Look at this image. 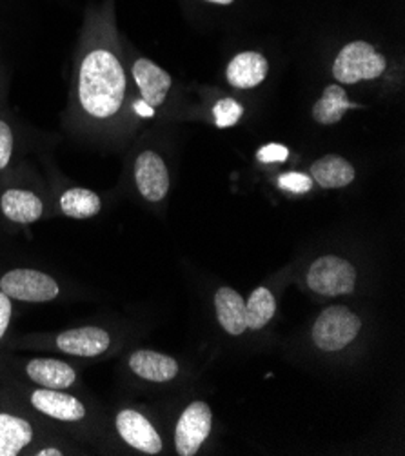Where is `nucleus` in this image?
Masks as SVG:
<instances>
[{"label":"nucleus","mask_w":405,"mask_h":456,"mask_svg":"<svg viewBox=\"0 0 405 456\" xmlns=\"http://www.w3.org/2000/svg\"><path fill=\"white\" fill-rule=\"evenodd\" d=\"M351 108H358V104H352L347 99L345 89L333 84L324 89V95L317 101L312 108V118L322 126H331L342 120L344 113Z\"/></svg>","instance_id":"nucleus-20"},{"label":"nucleus","mask_w":405,"mask_h":456,"mask_svg":"<svg viewBox=\"0 0 405 456\" xmlns=\"http://www.w3.org/2000/svg\"><path fill=\"white\" fill-rule=\"evenodd\" d=\"M33 440L35 428L28 419L0 409V456H19Z\"/></svg>","instance_id":"nucleus-14"},{"label":"nucleus","mask_w":405,"mask_h":456,"mask_svg":"<svg viewBox=\"0 0 405 456\" xmlns=\"http://www.w3.org/2000/svg\"><path fill=\"white\" fill-rule=\"evenodd\" d=\"M362 330V321L345 305L322 311L312 326V342L319 349L333 353L347 347Z\"/></svg>","instance_id":"nucleus-3"},{"label":"nucleus","mask_w":405,"mask_h":456,"mask_svg":"<svg viewBox=\"0 0 405 456\" xmlns=\"http://www.w3.org/2000/svg\"><path fill=\"white\" fill-rule=\"evenodd\" d=\"M131 75L134 84H137L142 101L151 106L153 110L162 106L169 87H171V75L164 71L160 66H157L153 61L139 59L134 61L131 68Z\"/></svg>","instance_id":"nucleus-13"},{"label":"nucleus","mask_w":405,"mask_h":456,"mask_svg":"<svg viewBox=\"0 0 405 456\" xmlns=\"http://www.w3.org/2000/svg\"><path fill=\"white\" fill-rule=\"evenodd\" d=\"M279 186L289 193H307L312 188V178L304 173H284L279 178Z\"/></svg>","instance_id":"nucleus-24"},{"label":"nucleus","mask_w":405,"mask_h":456,"mask_svg":"<svg viewBox=\"0 0 405 456\" xmlns=\"http://www.w3.org/2000/svg\"><path fill=\"white\" fill-rule=\"evenodd\" d=\"M0 213L13 224L28 225L46 213V204L36 191L28 188H6L0 193Z\"/></svg>","instance_id":"nucleus-12"},{"label":"nucleus","mask_w":405,"mask_h":456,"mask_svg":"<svg viewBox=\"0 0 405 456\" xmlns=\"http://www.w3.org/2000/svg\"><path fill=\"white\" fill-rule=\"evenodd\" d=\"M115 428L118 436L133 449L146 454H158L162 451V440L153 424L134 409H122L115 417Z\"/></svg>","instance_id":"nucleus-10"},{"label":"nucleus","mask_w":405,"mask_h":456,"mask_svg":"<svg viewBox=\"0 0 405 456\" xmlns=\"http://www.w3.org/2000/svg\"><path fill=\"white\" fill-rule=\"evenodd\" d=\"M26 379L36 387L68 391L78 380V373L71 363L59 358H31L24 363Z\"/></svg>","instance_id":"nucleus-11"},{"label":"nucleus","mask_w":405,"mask_h":456,"mask_svg":"<svg viewBox=\"0 0 405 456\" xmlns=\"http://www.w3.org/2000/svg\"><path fill=\"white\" fill-rule=\"evenodd\" d=\"M129 370L148 382H169L178 375V363L167 354L139 349L129 356Z\"/></svg>","instance_id":"nucleus-15"},{"label":"nucleus","mask_w":405,"mask_h":456,"mask_svg":"<svg viewBox=\"0 0 405 456\" xmlns=\"http://www.w3.org/2000/svg\"><path fill=\"white\" fill-rule=\"evenodd\" d=\"M215 307L220 326L230 335L239 337L247 330L246 300L231 288H220L215 293Z\"/></svg>","instance_id":"nucleus-16"},{"label":"nucleus","mask_w":405,"mask_h":456,"mask_svg":"<svg viewBox=\"0 0 405 456\" xmlns=\"http://www.w3.org/2000/svg\"><path fill=\"white\" fill-rule=\"evenodd\" d=\"M213 115L218 127H231L244 115V106L239 104L235 99H222L215 104Z\"/></svg>","instance_id":"nucleus-22"},{"label":"nucleus","mask_w":405,"mask_h":456,"mask_svg":"<svg viewBox=\"0 0 405 456\" xmlns=\"http://www.w3.org/2000/svg\"><path fill=\"white\" fill-rule=\"evenodd\" d=\"M113 337L108 330L99 326H82L61 331L53 337V346L59 353L78 356V358H97L111 349Z\"/></svg>","instance_id":"nucleus-8"},{"label":"nucleus","mask_w":405,"mask_h":456,"mask_svg":"<svg viewBox=\"0 0 405 456\" xmlns=\"http://www.w3.org/2000/svg\"><path fill=\"white\" fill-rule=\"evenodd\" d=\"M133 178L139 193L148 202H162L169 191V173L162 157L155 151H142L134 159Z\"/></svg>","instance_id":"nucleus-9"},{"label":"nucleus","mask_w":405,"mask_h":456,"mask_svg":"<svg viewBox=\"0 0 405 456\" xmlns=\"http://www.w3.org/2000/svg\"><path fill=\"white\" fill-rule=\"evenodd\" d=\"M127 94V75L117 52L106 42L87 44L75 73V104L92 122L118 117Z\"/></svg>","instance_id":"nucleus-1"},{"label":"nucleus","mask_w":405,"mask_h":456,"mask_svg":"<svg viewBox=\"0 0 405 456\" xmlns=\"http://www.w3.org/2000/svg\"><path fill=\"white\" fill-rule=\"evenodd\" d=\"M207 3H213V4H220V6H228V4L235 3V0H207Z\"/></svg>","instance_id":"nucleus-28"},{"label":"nucleus","mask_w":405,"mask_h":456,"mask_svg":"<svg viewBox=\"0 0 405 456\" xmlns=\"http://www.w3.org/2000/svg\"><path fill=\"white\" fill-rule=\"evenodd\" d=\"M13 318V300L0 291V344H3Z\"/></svg>","instance_id":"nucleus-26"},{"label":"nucleus","mask_w":405,"mask_h":456,"mask_svg":"<svg viewBox=\"0 0 405 456\" xmlns=\"http://www.w3.org/2000/svg\"><path fill=\"white\" fill-rule=\"evenodd\" d=\"M15 153V133L6 118L0 117V171H6Z\"/></svg>","instance_id":"nucleus-23"},{"label":"nucleus","mask_w":405,"mask_h":456,"mask_svg":"<svg viewBox=\"0 0 405 456\" xmlns=\"http://www.w3.org/2000/svg\"><path fill=\"white\" fill-rule=\"evenodd\" d=\"M133 108H134V111H137L141 117H153L155 115V110L151 108V106H148L144 101H139V102H134L133 104Z\"/></svg>","instance_id":"nucleus-27"},{"label":"nucleus","mask_w":405,"mask_h":456,"mask_svg":"<svg viewBox=\"0 0 405 456\" xmlns=\"http://www.w3.org/2000/svg\"><path fill=\"white\" fill-rule=\"evenodd\" d=\"M0 291L6 293L12 300L46 304L61 295V286L48 273L29 267H15L0 275Z\"/></svg>","instance_id":"nucleus-4"},{"label":"nucleus","mask_w":405,"mask_h":456,"mask_svg":"<svg viewBox=\"0 0 405 456\" xmlns=\"http://www.w3.org/2000/svg\"><path fill=\"white\" fill-rule=\"evenodd\" d=\"M59 209L64 216L75 220L93 218L102 209V199L87 188H68L59 197Z\"/></svg>","instance_id":"nucleus-19"},{"label":"nucleus","mask_w":405,"mask_h":456,"mask_svg":"<svg viewBox=\"0 0 405 456\" xmlns=\"http://www.w3.org/2000/svg\"><path fill=\"white\" fill-rule=\"evenodd\" d=\"M256 159L258 162H263V164H275V162L282 164L289 159V150L282 144H267L256 151Z\"/></svg>","instance_id":"nucleus-25"},{"label":"nucleus","mask_w":405,"mask_h":456,"mask_svg":"<svg viewBox=\"0 0 405 456\" xmlns=\"http://www.w3.org/2000/svg\"><path fill=\"white\" fill-rule=\"evenodd\" d=\"M267 69L269 64L263 55L256 52H244L230 62L226 77L233 87L249 89L265 80Z\"/></svg>","instance_id":"nucleus-17"},{"label":"nucleus","mask_w":405,"mask_h":456,"mask_svg":"<svg viewBox=\"0 0 405 456\" xmlns=\"http://www.w3.org/2000/svg\"><path fill=\"white\" fill-rule=\"evenodd\" d=\"M356 269L351 262L326 255L314 260L307 271V286L324 297H340L354 291Z\"/></svg>","instance_id":"nucleus-5"},{"label":"nucleus","mask_w":405,"mask_h":456,"mask_svg":"<svg viewBox=\"0 0 405 456\" xmlns=\"http://www.w3.org/2000/svg\"><path fill=\"white\" fill-rule=\"evenodd\" d=\"M354 167L344 157L326 155L311 166V178L324 190H340L354 180Z\"/></svg>","instance_id":"nucleus-18"},{"label":"nucleus","mask_w":405,"mask_h":456,"mask_svg":"<svg viewBox=\"0 0 405 456\" xmlns=\"http://www.w3.org/2000/svg\"><path fill=\"white\" fill-rule=\"evenodd\" d=\"M28 402L33 411L61 424H80L87 419L85 403L64 389L35 387L28 393Z\"/></svg>","instance_id":"nucleus-6"},{"label":"nucleus","mask_w":405,"mask_h":456,"mask_svg":"<svg viewBox=\"0 0 405 456\" xmlns=\"http://www.w3.org/2000/svg\"><path fill=\"white\" fill-rule=\"evenodd\" d=\"M387 68V61L366 40H356L344 45L333 64V77L342 84H356L360 80L378 78Z\"/></svg>","instance_id":"nucleus-2"},{"label":"nucleus","mask_w":405,"mask_h":456,"mask_svg":"<svg viewBox=\"0 0 405 456\" xmlns=\"http://www.w3.org/2000/svg\"><path fill=\"white\" fill-rule=\"evenodd\" d=\"M277 313V300L273 293L267 288H256L249 300L246 302V316H247V328L249 330H262L265 328Z\"/></svg>","instance_id":"nucleus-21"},{"label":"nucleus","mask_w":405,"mask_h":456,"mask_svg":"<svg viewBox=\"0 0 405 456\" xmlns=\"http://www.w3.org/2000/svg\"><path fill=\"white\" fill-rule=\"evenodd\" d=\"M213 413L206 402L190 403L174 429V447L180 456H193L211 433Z\"/></svg>","instance_id":"nucleus-7"}]
</instances>
